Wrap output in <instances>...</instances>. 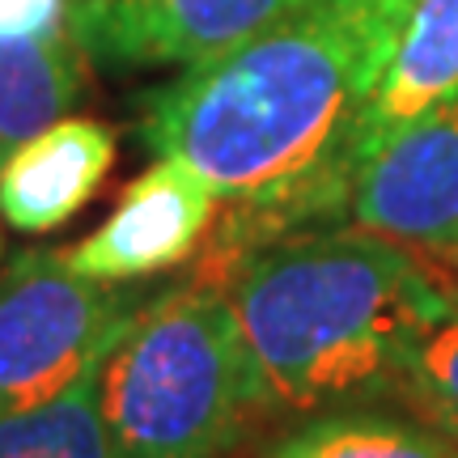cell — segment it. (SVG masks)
<instances>
[{"label":"cell","instance_id":"obj_1","mask_svg":"<svg viewBox=\"0 0 458 458\" xmlns=\"http://www.w3.org/2000/svg\"><path fill=\"white\" fill-rule=\"evenodd\" d=\"M416 0H301L148 94L140 136L225 199L191 276L221 284L267 242L348 221L357 131Z\"/></svg>","mask_w":458,"mask_h":458},{"label":"cell","instance_id":"obj_2","mask_svg":"<svg viewBox=\"0 0 458 458\" xmlns=\"http://www.w3.org/2000/svg\"><path fill=\"white\" fill-rule=\"evenodd\" d=\"M272 403L327 411L399 386L408 348L458 301L408 246L369 229H310L221 276Z\"/></svg>","mask_w":458,"mask_h":458},{"label":"cell","instance_id":"obj_3","mask_svg":"<svg viewBox=\"0 0 458 458\" xmlns=\"http://www.w3.org/2000/svg\"><path fill=\"white\" fill-rule=\"evenodd\" d=\"M111 458H225L272 394L221 284L148 297L102 360Z\"/></svg>","mask_w":458,"mask_h":458},{"label":"cell","instance_id":"obj_4","mask_svg":"<svg viewBox=\"0 0 458 458\" xmlns=\"http://www.w3.org/2000/svg\"><path fill=\"white\" fill-rule=\"evenodd\" d=\"M145 301L128 284L77 276L64 250H17L0 272V420L68 391Z\"/></svg>","mask_w":458,"mask_h":458},{"label":"cell","instance_id":"obj_5","mask_svg":"<svg viewBox=\"0 0 458 458\" xmlns=\"http://www.w3.org/2000/svg\"><path fill=\"white\" fill-rule=\"evenodd\" d=\"M348 221L437 255L458 238V89L360 162Z\"/></svg>","mask_w":458,"mask_h":458},{"label":"cell","instance_id":"obj_6","mask_svg":"<svg viewBox=\"0 0 458 458\" xmlns=\"http://www.w3.org/2000/svg\"><path fill=\"white\" fill-rule=\"evenodd\" d=\"M221 213V196L191 165L157 157L123 187L114 213L68 246V267L102 284H136L196 259Z\"/></svg>","mask_w":458,"mask_h":458},{"label":"cell","instance_id":"obj_7","mask_svg":"<svg viewBox=\"0 0 458 458\" xmlns=\"http://www.w3.org/2000/svg\"><path fill=\"white\" fill-rule=\"evenodd\" d=\"M301 0H77L68 34L111 64H208Z\"/></svg>","mask_w":458,"mask_h":458},{"label":"cell","instance_id":"obj_8","mask_svg":"<svg viewBox=\"0 0 458 458\" xmlns=\"http://www.w3.org/2000/svg\"><path fill=\"white\" fill-rule=\"evenodd\" d=\"M114 165V131L98 119H55L0 170V216L17 233H51L98 196Z\"/></svg>","mask_w":458,"mask_h":458},{"label":"cell","instance_id":"obj_9","mask_svg":"<svg viewBox=\"0 0 458 458\" xmlns=\"http://www.w3.org/2000/svg\"><path fill=\"white\" fill-rule=\"evenodd\" d=\"M458 89V0H416L357 131V162Z\"/></svg>","mask_w":458,"mask_h":458},{"label":"cell","instance_id":"obj_10","mask_svg":"<svg viewBox=\"0 0 458 458\" xmlns=\"http://www.w3.org/2000/svg\"><path fill=\"white\" fill-rule=\"evenodd\" d=\"M81 55L77 38H0V170L17 148L81 98Z\"/></svg>","mask_w":458,"mask_h":458},{"label":"cell","instance_id":"obj_11","mask_svg":"<svg viewBox=\"0 0 458 458\" xmlns=\"http://www.w3.org/2000/svg\"><path fill=\"white\" fill-rule=\"evenodd\" d=\"M106 360V357H102ZM102 360L68 391L0 420V458H111L98 408Z\"/></svg>","mask_w":458,"mask_h":458},{"label":"cell","instance_id":"obj_12","mask_svg":"<svg viewBox=\"0 0 458 458\" xmlns=\"http://www.w3.org/2000/svg\"><path fill=\"white\" fill-rule=\"evenodd\" d=\"M272 458H458V442L442 428L408 425L394 416L335 411L301 425Z\"/></svg>","mask_w":458,"mask_h":458},{"label":"cell","instance_id":"obj_13","mask_svg":"<svg viewBox=\"0 0 458 458\" xmlns=\"http://www.w3.org/2000/svg\"><path fill=\"white\" fill-rule=\"evenodd\" d=\"M394 391L420 416H428V425H437L445 437L458 442V310L433 323L408 348Z\"/></svg>","mask_w":458,"mask_h":458},{"label":"cell","instance_id":"obj_14","mask_svg":"<svg viewBox=\"0 0 458 458\" xmlns=\"http://www.w3.org/2000/svg\"><path fill=\"white\" fill-rule=\"evenodd\" d=\"M77 0H0V38H64Z\"/></svg>","mask_w":458,"mask_h":458},{"label":"cell","instance_id":"obj_15","mask_svg":"<svg viewBox=\"0 0 458 458\" xmlns=\"http://www.w3.org/2000/svg\"><path fill=\"white\" fill-rule=\"evenodd\" d=\"M437 255H442V259H445V263H450V267H454V272H458V238H454V242H450V246H445V250H437Z\"/></svg>","mask_w":458,"mask_h":458}]
</instances>
